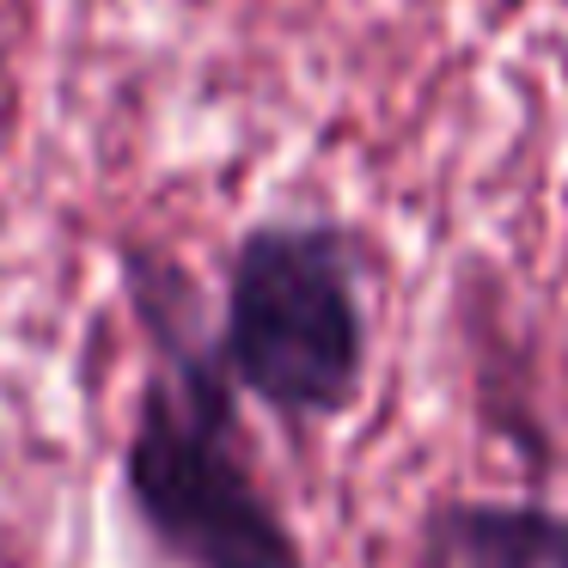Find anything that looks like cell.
Returning <instances> with one entry per match:
<instances>
[{
    "label": "cell",
    "mask_w": 568,
    "mask_h": 568,
    "mask_svg": "<svg viewBox=\"0 0 568 568\" xmlns=\"http://www.w3.org/2000/svg\"><path fill=\"white\" fill-rule=\"evenodd\" d=\"M123 294L153 361L123 434V501L172 568H312L239 440V409L196 282L160 251H123Z\"/></svg>",
    "instance_id": "6da1fadb"
},
{
    "label": "cell",
    "mask_w": 568,
    "mask_h": 568,
    "mask_svg": "<svg viewBox=\"0 0 568 568\" xmlns=\"http://www.w3.org/2000/svg\"><path fill=\"white\" fill-rule=\"evenodd\" d=\"M214 348L226 379L282 428L343 422L373 355L355 233L331 221H257L226 257Z\"/></svg>",
    "instance_id": "7a4b0ae2"
},
{
    "label": "cell",
    "mask_w": 568,
    "mask_h": 568,
    "mask_svg": "<svg viewBox=\"0 0 568 568\" xmlns=\"http://www.w3.org/2000/svg\"><path fill=\"white\" fill-rule=\"evenodd\" d=\"M416 568H568V507L446 495L416 526Z\"/></svg>",
    "instance_id": "3957f363"
}]
</instances>
